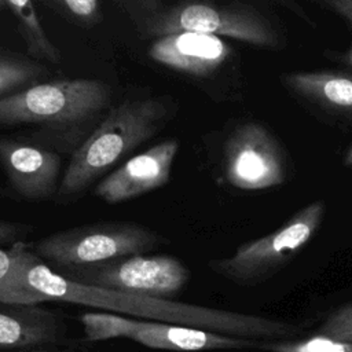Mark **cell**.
Returning <instances> with one entry per match:
<instances>
[{
  "label": "cell",
  "instance_id": "6da1fadb",
  "mask_svg": "<svg viewBox=\"0 0 352 352\" xmlns=\"http://www.w3.org/2000/svg\"><path fill=\"white\" fill-rule=\"evenodd\" d=\"M14 270L0 302L41 304L62 301L122 316L165 322L256 341L285 338L301 331L298 324L173 300L131 294L73 282L41 261L26 242L10 246Z\"/></svg>",
  "mask_w": 352,
  "mask_h": 352
},
{
  "label": "cell",
  "instance_id": "7a4b0ae2",
  "mask_svg": "<svg viewBox=\"0 0 352 352\" xmlns=\"http://www.w3.org/2000/svg\"><path fill=\"white\" fill-rule=\"evenodd\" d=\"M111 109V88L100 80L38 82L0 99V125L34 126L38 144L74 151Z\"/></svg>",
  "mask_w": 352,
  "mask_h": 352
},
{
  "label": "cell",
  "instance_id": "3957f363",
  "mask_svg": "<svg viewBox=\"0 0 352 352\" xmlns=\"http://www.w3.org/2000/svg\"><path fill=\"white\" fill-rule=\"evenodd\" d=\"M132 22L139 36L158 38L191 32L231 37L249 45L280 50L286 45L279 18L253 3L180 0H118L114 3Z\"/></svg>",
  "mask_w": 352,
  "mask_h": 352
},
{
  "label": "cell",
  "instance_id": "277c9868",
  "mask_svg": "<svg viewBox=\"0 0 352 352\" xmlns=\"http://www.w3.org/2000/svg\"><path fill=\"white\" fill-rule=\"evenodd\" d=\"M170 102L139 98L113 106L91 135L72 153L56 201L72 202L122 157L155 136L169 121Z\"/></svg>",
  "mask_w": 352,
  "mask_h": 352
},
{
  "label": "cell",
  "instance_id": "5b68a950",
  "mask_svg": "<svg viewBox=\"0 0 352 352\" xmlns=\"http://www.w3.org/2000/svg\"><path fill=\"white\" fill-rule=\"evenodd\" d=\"M165 243L161 234L135 221H98L56 231L30 248L41 261L63 270L147 254Z\"/></svg>",
  "mask_w": 352,
  "mask_h": 352
},
{
  "label": "cell",
  "instance_id": "8992f818",
  "mask_svg": "<svg viewBox=\"0 0 352 352\" xmlns=\"http://www.w3.org/2000/svg\"><path fill=\"white\" fill-rule=\"evenodd\" d=\"M324 214V202L316 199L294 213L271 234L241 243L231 257L210 260L217 275L238 283L256 285L283 270L312 239Z\"/></svg>",
  "mask_w": 352,
  "mask_h": 352
},
{
  "label": "cell",
  "instance_id": "52a82bcc",
  "mask_svg": "<svg viewBox=\"0 0 352 352\" xmlns=\"http://www.w3.org/2000/svg\"><path fill=\"white\" fill-rule=\"evenodd\" d=\"M78 320L82 327L84 340L89 342L125 338L150 349L172 352H201L261 346L253 340L165 322L136 319L110 312H84L80 315Z\"/></svg>",
  "mask_w": 352,
  "mask_h": 352
},
{
  "label": "cell",
  "instance_id": "ba28073f",
  "mask_svg": "<svg viewBox=\"0 0 352 352\" xmlns=\"http://www.w3.org/2000/svg\"><path fill=\"white\" fill-rule=\"evenodd\" d=\"M88 286L170 300L188 282L190 271L170 254H135L94 265L56 271Z\"/></svg>",
  "mask_w": 352,
  "mask_h": 352
},
{
  "label": "cell",
  "instance_id": "9c48e42d",
  "mask_svg": "<svg viewBox=\"0 0 352 352\" xmlns=\"http://www.w3.org/2000/svg\"><path fill=\"white\" fill-rule=\"evenodd\" d=\"M223 170L227 182L239 190H264L286 177L285 153L275 136L260 122L239 124L226 139Z\"/></svg>",
  "mask_w": 352,
  "mask_h": 352
},
{
  "label": "cell",
  "instance_id": "30bf717a",
  "mask_svg": "<svg viewBox=\"0 0 352 352\" xmlns=\"http://www.w3.org/2000/svg\"><path fill=\"white\" fill-rule=\"evenodd\" d=\"M148 58L173 72L209 80L239 70L238 54L223 38L213 34L177 32L154 38Z\"/></svg>",
  "mask_w": 352,
  "mask_h": 352
},
{
  "label": "cell",
  "instance_id": "8fae6325",
  "mask_svg": "<svg viewBox=\"0 0 352 352\" xmlns=\"http://www.w3.org/2000/svg\"><path fill=\"white\" fill-rule=\"evenodd\" d=\"M0 166L12 190L23 199L41 202L56 197L62 161L55 150L0 138Z\"/></svg>",
  "mask_w": 352,
  "mask_h": 352
},
{
  "label": "cell",
  "instance_id": "7c38bea8",
  "mask_svg": "<svg viewBox=\"0 0 352 352\" xmlns=\"http://www.w3.org/2000/svg\"><path fill=\"white\" fill-rule=\"evenodd\" d=\"M179 150L176 139L162 140L129 158L107 175L95 188V195L106 204H121L165 186L172 173Z\"/></svg>",
  "mask_w": 352,
  "mask_h": 352
},
{
  "label": "cell",
  "instance_id": "4fadbf2b",
  "mask_svg": "<svg viewBox=\"0 0 352 352\" xmlns=\"http://www.w3.org/2000/svg\"><path fill=\"white\" fill-rule=\"evenodd\" d=\"M285 89L318 114L352 121V73L318 70L280 74Z\"/></svg>",
  "mask_w": 352,
  "mask_h": 352
},
{
  "label": "cell",
  "instance_id": "5bb4252c",
  "mask_svg": "<svg viewBox=\"0 0 352 352\" xmlns=\"http://www.w3.org/2000/svg\"><path fill=\"white\" fill-rule=\"evenodd\" d=\"M65 329L60 315L38 304L0 302V352L56 344Z\"/></svg>",
  "mask_w": 352,
  "mask_h": 352
},
{
  "label": "cell",
  "instance_id": "9a60e30c",
  "mask_svg": "<svg viewBox=\"0 0 352 352\" xmlns=\"http://www.w3.org/2000/svg\"><path fill=\"white\" fill-rule=\"evenodd\" d=\"M6 8L14 16L29 55L58 63L60 60V52L47 36L34 4L30 0H6Z\"/></svg>",
  "mask_w": 352,
  "mask_h": 352
},
{
  "label": "cell",
  "instance_id": "2e32d148",
  "mask_svg": "<svg viewBox=\"0 0 352 352\" xmlns=\"http://www.w3.org/2000/svg\"><path fill=\"white\" fill-rule=\"evenodd\" d=\"M45 69L34 60L0 51V99L38 84Z\"/></svg>",
  "mask_w": 352,
  "mask_h": 352
},
{
  "label": "cell",
  "instance_id": "e0dca14e",
  "mask_svg": "<svg viewBox=\"0 0 352 352\" xmlns=\"http://www.w3.org/2000/svg\"><path fill=\"white\" fill-rule=\"evenodd\" d=\"M41 3L69 23L82 29L95 28L104 19L98 0H43Z\"/></svg>",
  "mask_w": 352,
  "mask_h": 352
},
{
  "label": "cell",
  "instance_id": "ac0fdd59",
  "mask_svg": "<svg viewBox=\"0 0 352 352\" xmlns=\"http://www.w3.org/2000/svg\"><path fill=\"white\" fill-rule=\"evenodd\" d=\"M261 348L271 352H352V342H345L319 334L296 342L287 341L263 344Z\"/></svg>",
  "mask_w": 352,
  "mask_h": 352
},
{
  "label": "cell",
  "instance_id": "d6986e66",
  "mask_svg": "<svg viewBox=\"0 0 352 352\" xmlns=\"http://www.w3.org/2000/svg\"><path fill=\"white\" fill-rule=\"evenodd\" d=\"M319 334L352 342V302H348L331 312L320 326Z\"/></svg>",
  "mask_w": 352,
  "mask_h": 352
},
{
  "label": "cell",
  "instance_id": "ffe728a7",
  "mask_svg": "<svg viewBox=\"0 0 352 352\" xmlns=\"http://www.w3.org/2000/svg\"><path fill=\"white\" fill-rule=\"evenodd\" d=\"M33 231V227L23 223L0 219V246H12L16 242H23V238Z\"/></svg>",
  "mask_w": 352,
  "mask_h": 352
},
{
  "label": "cell",
  "instance_id": "44dd1931",
  "mask_svg": "<svg viewBox=\"0 0 352 352\" xmlns=\"http://www.w3.org/2000/svg\"><path fill=\"white\" fill-rule=\"evenodd\" d=\"M12 270H14V254L11 248L8 249L0 248V298L11 278Z\"/></svg>",
  "mask_w": 352,
  "mask_h": 352
},
{
  "label": "cell",
  "instance_id": "7402d4cb",
  "mask_svg": "<svg viewBox=\"0 0 352 352\" xmlns=\"http://www.w3.org/2000/svg\"><path fill=\"white\" fill-rule=\"evenodd\" d=\"M320 4L327 11L344 18L352 25V0H322Z\"/></svg>",
  "mask_w": 352,
  "mask_h": 352
},
{
  "label": "cell",
  "instance_id": "603a6c76",
  "mask_svg": "<svg viewBox=\"0 0 352 352\" xmlns=\"http://www.w3.org/2000/svg\"><path fill=\"white\" fill-rule=\"evenodd\" d=\"M327 58H331L342 65H345L348 69L352 70V41L351 45L348 47V50L342 51V52H337V51H326L324 52Z\"/></svg>",
  "mask_w": 352,
  "mask_h": 352
},
{
  "label": "cell",
  "instance_id": "cb8c5ba5",
  "mask_svg": "<svg viewBox=\"0 0 352 352\" xmlns=\"http://www.w3.org/2000/svg\"><path fill=\"white\" fill-rule=\"evenodd\" d=\"M22 352H63V351H56V349H51L50 345H44V346H37V348H32V349H26Z\"/></svg>",
  "mask_w": 352,
  "mask_h": 352
},
{
  "label": "cell",
  "instance_id": "d4e9b609",
  "mask_svg": "<svg viewBox=\"0 0 352 352\" xmlns=\"http://www.w3.org/2000/svg\"><path fill=\"white\" fill-rule=\"evenodd\" d=\"M344 165L348 168H352V144L351 147L346 150L345 157H344Z\"/></svg>",
  "mask_w": 352,
  "mask_h": 352
},
{
  "label": "cell",
  "instance_id": "484cf974",
  "mask_svg": "<svg viewBox=\"0 0 352 352\" xmlns=\"http://www.w3.org/2000/svg\"><path fill=\"white\" fill-rule=\"evenodd\" d=\"M4 10H7V8H6V0H0V14H1Z\"/></svg>",
  "mask_w": 352,
  "mask_h": 352
}]
</instances>
